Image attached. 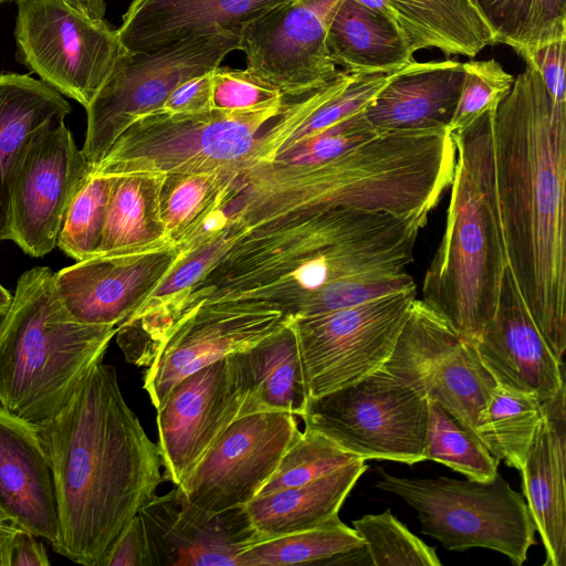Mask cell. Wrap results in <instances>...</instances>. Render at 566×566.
Listing matches in <instances>:
<instances>
[{"label":"cell","mask_w":566,"mask_h":566,"mask_svg":"<svg viewBox=\"0 0 566 566\" xmlns=\"http://www.w3.org/2000/svg\"><path fill=\"white\" fill-rule=\"evenodd\" d=\"M354 1L366 7L369 10H373L375 12L381 13L384 15H387V17L394 19L387 0H354Z\"/></svg>","instance_id":"50"},{"label":"cell","mask_w":566,"mask_h":566,"mask_svg":"<svg viewBox=\"0 0 566 566\" xmlns=\"http://www.w3.org/2000/svg\"><path fill=\"white\" fill-rule=\"evenodd\" d=\"M150 566H240L259 542L244 506L218 513L189 502L176 486L138 512Z\"/></svg>","instance_id":"20"},{"label":"cell","mask_w":566,"mask_h":566,"mask_svg":"<svg viewBox=\"0 0 566 566\" xmlns=\"http://www.w3.org/2000/svg\"><path fill=\"white\" fill-rule=\"evenodd\" d=\"M490 24L496 43L513 48L520 55L526 48L535 0H475Z\"/></svg>","instance_id":"42"},{"label":"cell","mask_w":566,"mask_h":566,"mask_svg":"<svg viewBox=\"0 0 566 566\" xmlns=\"http://www.w3.org/2000/svg\"><path fill=\"white\" fill-rule=\"evenodd\" d=\"M305 428L363 460L424 461L428 399L382 367L357 382L310 398Z\"/></svg>","instance_id":"9"},{"label":"cell","mask_w":566,"mask_h":566,"mask_svg":"<svg viewBox=\"0 0 566 566\" xmlns=\"http://www.w3.org/2000/svg\"><path fill=\"white\" fill-rule=\"evenodd\" d=\"M392 17L415 53L436 48L474 57L495 44L493 31L475 0H387Z\"/></svg>","instance_id":"30"},{"label":"cell","mask_w":566,"mask_h":566,"mask_svg":"<svg viewBox=\"0 0 566 566\" xmlns=\"http://www.w3.org/2000/svg\"><path fill=\"white\" fill-rule=\"evenodd\" d=\"M112 176L92 172L72 199L56 245L76 262L98 254Z\"/></svg>","instance_id":"36"},{"label":"cell","mask_w":566,"mask_h":566,"mask_svg":"<svg viewBox=\"0 0 566 566\" xmlns=\"http://www.w3.org/2000/svg\"><path fill=\"white\" fill-rule=\"evenodd\" d=\"M244 399L227 357L177 382L156 409L164 476L179 485L242 417Z\"/></svg>","instance_id":"19"},{"label":"cell","mask_w":566,"mask_h":566,"mask_svg":"<svg viewBox=\"0 0 566 566\" xmlns=\"http://www.w3.org/2000/svg\"><path fill=\"white\" fill-rule=\"evenodd\" d=\"M77 12L92 18L104 19L106 7L104 0H63Z\"/></svg>","instance_id":"49"},{"label":"cell","mask_w":566,"mask_h":566,"mask_svg":"<svg viewBox=\"0 0 566 566\" xmlns=\"http://www.w3.org/2000/svg\"><path fill=\"white\" fill-rule=\"evenodd\" d=\"M20 530L0 513V566H10L13 544Z\"/></svg>","instance_id":"48"},{"label":"cell","mask_w":566,"mask_h":566,"mask_svg":"<svg viewBox=\"0 0 566 566\" xmlns=\"http://www.w3.org/2000/svg\"><path fill=\"white\" fill-rule=\"evenodd\" d=\"M97 566H150L145 531L138 514L108 547Z\"/></svg>","instance_id":"45"},{"label":"cell","mask_w":566,"mask_h":566,"mask_svg":"<svg viewBox=\"0 0 566 566\" xmlns=\"http://www.w3.org/2000/svg\"><path fill=\"white\" fill-rule=\"evenodd\" d=\"M462 81L463 64L458 61H411L388 74L365 116L378 133L448 126Z\"/></svg>","instance_id":"25"},{"label":"cell","mask_w":566,"mask_h":566,"mask_svg":"<svg viewBox=\"0 0 566 566\" xmlns=\"http://www.w3.org/2000/svg\"><path fill=\"white\" fill-rule=\"evenodd\" d=\"M543 417L537 397L497 386L479 415L475 431L496 460L520 471Z\"/></svg>","instance_id":"33"},{"label":"cell","mask_w":566,"mask_h":566,"mask_svg":"<svg viewBox=\"0 0 566 566\" xmlns=\"http://www.w3.org/2000/svg\"><path fill=\"white\" fill-rule=\"evenodd\" d=\"M164 179L165 175L140 172L112 176L98 254L142 250L170 241L160 210Z\"/></svg>","instance_id":"31"},{"label":"cell","mask_w":566,"mask_h":566,"mask_svg":"<svg viewBox=\"0 0 566 566\" xmlns=\"http://www.w3.org/2000/svg\"><path fill=\"white\" fill-rule=\"evenodd\" d=\"M495 189L507 265L559 363L566 348V126L526 63L493 123Z\"/></svg>","instance_id":"3"},{"label":"cell","mask_w":566,"mask_h":566,"mask_svg":"<svg viewBox=\"0 0 566 566\" xmlns=\"http://www.w3.org/2000/svg\"><path fill=\"white\" fill-rule=\"evenodd\" d=\"M17 57L42 82L86 108L125 51L117 30L63 0H15Z\"/></svg>","instance_id":"11"},{"label":"cell","mask_w":566,"mask_h":566,"mask_svg":"<svg viewBox=\"0 0 566 566\" xmlns=\"http://www.w3.org/2000/svg\"><path fill=\"white\" fill-rule=\"evenodd\" d=\"M300 432L287 412L240 417L177 486L189 502L212 513L245 506Z\"/></svg>","instance_id":"15"},{"label":"cell","mask_w":566,"mask_h":566,"mask_svg":"<svg viewBox=\"0 0 566 566\" xmlns=\"http://www.w3.org/2000/svg\"><path fill=\"white\" fill-rule=\"evenodd\" d=\"M566 38L552 41L532 50L523 59L534 65L551 98L552 123L566 126L565 95Z\"/></svg>","instance_id":"43"},{"label":"cell","mask_w":566,"mask_h":566,"mask_svg":"<svg viewBox=\"0 0 566 566\" xmlns=\"http://www.w3.org/2000/svg\"><path fill=\"white\" fill-rule=\"evenodd\" d=\"M235 171L166 175L160 192L161 217L170 241L185 244L235 195Z\"/></svg>","instance_id":"32"},{"label":"cell","mask_w":566,"mask_h":566,"mask_svg":"<svg viewBox=\"0 0 566 566\" xmlns=\"http://www.w3.org/2000/svg\"><path fill=\"white\" fill-rule=\"evenodd\" d=\"M211 108H213L212 71L179 84L160 109L171 114H197Z\"/></svg>","instance_id":"46"},{"label":"cell","mask_w":566,"mask_h":566,"mask_svg":"<svg viewBox=\"0 0 566 566\" xmlns=\"http://www.w3.org/2000/svg\"><path fill=\"white\" fill-rule=\"evenodd\" d=\"M382 368L440 403L475 436L479 415L499 386L475 347L418 298Z\"/></svg>","instance_id":"13"},{"label":"cell","mask_w":566,"mask_h":566,"mask_svg":"<svg viewBox=\"0 0 566 566\" xmlns=\"http://www.w3.org/2000/svg\"><path fill=\"white\" fill-rule=\"evenodd\" d=\"M297 95H285L280 103L244 111L151 112L119 135L92 172L241 174L264 161L271 147L270 129Z\"/></svg>","instance_id":"7"},{"label":"cell","mask_w":566,"mask_h":566,"mask_svg":"<svg viewBox=\"0 0 566 566\" xmlns=\"http://www.w3.org/2000/svg\"><path fill=\"white\" fill-rule=\"evenodd\" d=\"M290 319L277 308L245 301L205 302L171 328L144 374V389L158 409L186 376L279 332Z\"/></svg>","instance_id":"16"},{"label":"cell","mask_w":566,"mask_h":566,"mask_svg":"<svg viewBox=\"0 0 566 566\" xmlns=\"http://www.w3.org/2000/svg\"><path fill=\"white\" fill-rule=\"evenodd\" d=\"M342 0H286L253 20L242 34L247 69L279 88L296 95L338 75L326 35Z\"/></svg>","instance_id":"17"},{"label":"cell","mask_w":566,"mask_h":566,"mask_svg":"<svg viewBox=\"0 0 566 566\" xmlns=\"http://www.w3.org/2000/svg\"><path fill=\"white\" fill-rule=\"evenodd\" d=\"M50 560L41 541L20 530L11 553L10 566H48Z\"/></svg>","instance_id":"47"},{"label":"cell","mask_w":566,"mask_h":566,"mask_svg":"<svg viewBox=\"0 0 566 566\" xmlns=\"http://www.w3.org/2000/svg\"><path fill=\"white\" fill-rule=\"evenodd\" d=\"M286 0H133L117 34L127 52L154 53L218 33L242 38L245 28Z\"/></svg>","instance_id":"22"},{"label":"cell","mask_w":566,"mask_h":566,"mask_svg":"<svg viewBox=\"0 0 566 566\" xmlns=\"http://www.w3.org/2000/svg\"><path fill=\"white\" fill-rule=\"evenodd\" d=\"M376 486L416 510L421 532L448 551L488 548L521 566L535 544L524 496L497 472L491 480L401 478L378 470Z\"/></svg>","instance_id":"8"},{"label":"cell","mask_w":566,"mask_h":566,"mask_svg":"<svg viewBox=\"0 0 566 566\" xmlns=\"http://www.w3.org/2000/svg\"><path fill=\"white\" fill-rule=\"evenodd\" d=\"M242 38L218 33L182 41L154 53L124 51L90 105L81 149L94 168L114 142L142 116L158 111L182 82L217 69Z\"/></svg>","instance_id":"10"},{"label":"cell","mask_w":566,"mask_h":566,"mask_svg":"<svg viewBox=\"0 0 566 566\" xmlns=\"http://www.w3.org/2000/svg\"><path fill=\"white\" fill-rule=\"evenodd\" d=\"M116 329L76 321L55 291L53 271L27 270L0 316V407L31 426L49 419L103 361Z\"/></svg>","instance_id":"6"},{"label":"cell","mask_w":566,"mask_h":566,"mask_svg":"<svg viewBox=\"0 0 566 566\" xmlns=\"http://www.w3.org/2000/svg\"><path fill=\"white\" fill-rule=\"evenodd\" d=\"M428 216L329 208L227 229L223 248L180 303H261L292 321L415 287L405 270Z\"/></svg>","instance_id":"1"},{"label":"cell","mask_w":566,"mask_h":566,"mask_svg":"<svg viewBox=\"0 0 566 566\" xmlns=\"http://www.w3.org/2000/svg\"><path fill=\"white\" fill-rule=\"evenodd\" d=\"M455 159L448 126L382 132L324 163L242 171L224 212L235 228L329 208L430 213L452 184Z\"/></svg>","instance_id":"4"},{"label":"cell","mask_w":566,"mask_h":566,"mask_svg":"<svg viewBox=\"0 0 566 566\" xmlns=\"http://www.w3.org/2000/svg\"><path fill=\"white\" fill-rule=\"evenodd\" d=\"M188 256L181 244L97 254L54 273L55 291L78 322L118 326L171 275Z\"/></svg>","instance_id":"18"},{"label":"cell","mask_w":566,"mask_h":566,"mask_svg":"<svg viewBox=\"0 0 566 566\" xmlns=\"http://www.w3.org/2000/svg\"><path fill=\"white\" fill-rule=\"evenodd\" d=\"M365 108L328 127L284 147L272 161L307 166L327 161L378 134L365 116Z\"/></svg>","instance_id":"39"},{"label":"cell","mask_w":566,"mask_h":566,"mask_svg":"<svg viewBox=\"0 0 566 566\" xmlns=\"http://www.w3.org/2000/svg\"><path fill=\"white\" fill-rule=\"evenodd\" d=\"M566 38V0H535L524 57L537 46Z\"/></svg>","instance_id":"44"},{"label":"cell","mask_w":566,"mask_h":566,"mask_svg":"<svg viewBox=\"0 0 566 566\" xmlns=\"http://www.w3.org/2000/svg\"><path fill=\"white\" fill-rule=\"evenodd\" d=\"M227 358L245 394L242 417L260 412L303 416L310 395L297 338L290 323L253 347Z\"/></svg>","instance_id":"26"},{"label":"cell","mask_w":566,"mask_h":566,"mask_svg":"<svg viewBox=\"0 0 566 566\" xmlns=\"http://www.w3.org/2000/svg\"><path fill=\"white\" fill-rule=\"evenodd\" d=\"M328 55L348 73H391L412 61L397 22L354 0H342L327 29Z\"/></svg>","instance_id":"29"},{"label":"cell","mask_w":566,"mask_h":566,"mask_svg":"<svg viewBox=\"0 0 566 566\" xmlns=\"http://www.w3.org/2000/svg\"><path fill=\"white\" fill-rule=\"evenodd\" d=\"M565 391L564 384L543 401V420L520 470L523 496L545 547V566L566 565Z\"/></svg>","instance_id":"24"},{"label":"cell","mask_w":566,"mask_h":566,"mask_svg":"<svg viewBox=\"0 0 566 566\" xmlns=\"http://www.w3.org/2000/svg\"><path fill=\"white\" fill-rule=\"evenodd\" d=\"M374 566H441L433 547L411 533L390 509L353 521Z\"/></svg>","instance_id":"38"},{"label":"cell","mask_w":566,"mask_h":566,"mask_svg":"<svg viewBox=\"0 0 566 566\" xmlns=\"http://www.w3.org/2000/svg\"><path fill=\"white\" fill-rule=\"evenodd\" d=\"M365 543L356 530L335 516L306 531L258 542L240 556V566L328 565Z\"/></svg>","instance_id":"34"},{"label":"cell","mask_w":566,"mask_h":566,"mask_svg":"<svg viewBox=\"0 0 566 566\" xmlns=\"http://www.w3.org/2000/svg\"><path fill=\"white\" fill-rule=\"evenodd\" d=\"M462 64L461 92L448 124L452 134L471 125L483 113L496 109L511 91L515 78L493 59Z\"/></svg>","instance_id":"40"},{"label":"cell","mask_w":566,"mask_h":566,"mask_svg":"<svg viewBox=\"0 0 566 566\" xmlns=\"http://www.w3.org/2000/svg\"><path fill=\"white\" fill-rule=\"evenodd\" d=\"M367 468L359 459L310 483L255 496L244 509L259 542L314 528L337 516Z\"/></svg>","instance_id":"28"},{"label":"cell","mask_w":566,"mask_h":566,"mask_svg":"<svg viewBox=\"0 0 566 566\" xmlns=\"http://www.w3.org/2000/svg\"><path fill=\"white\" fill-rule=\"evenodd\" d=\"M359 459L323 433L305 428L258 495L310 483Z\"/></svg>","instance_id":"37"},{"label":"cell","mask_w":566,"mask_h":566,"mask_svg":"<svg viewBox=\"0 0 566 566\" xmlns=\"http://www.w3.org/2000/svg\"><path fill=\"white\" fill-rule=\"evenodd\" d=\"M474 347L501 387L545 401L565 384L563 363L533 322L509 266L495 313Z\"/></svg>","instance_id":"21"},{"label":"cell","mask_w":566,"mask_h":566,"mask_svg":"<svg viewBox=\"0 0 566 566\" xmlns=\"http://www.w3.org/2000/svg\"><path fill=\"white\" fill-rule=\"evenodd\" d=\"M7 1H12V0H0V4L3 2H7Z\"/></svg>","instance_id":"52"},{"label":"cell","mask_w":566,"mask_h":566,"mask_svg":"<svg viewBox=\"0 0 566 566\" xmlns=\"http://www.w3.org/2000/svg\"><path fill=\"white\" fill-rule=\"evenodd\" d=\"M417 286L338 311L290 321L310 398L380 369L407 321Z\"/></svg>","instance_id":"12"},{"label":"cell","mask_w":566,"mask_h":566,"mask_svg":"<svg viewBox=\"0 0 566 566\" xmlns=\"http://www.w3.org/2000/svg\"><path fill=\"white\" fill-rule=\"evenodd\" d=\"M64 96L27 74L0 73V242L11 240V190L23 149L42 126L64 120Z\"/></svg>","instance_id":"27"},{"label":"cell","mask_w":566,"mask_h":566,"mask_svg":"<svg viewBox=\"0 0 566 566\" xmlns=\"http://www.w3.org/2000/svg\"><path fill=\"white\" fill-rule=\"evenodd\" d=\"M12 294L0 283V316L9 308L12 302Z\"/></svg>","instance_id":"51"},{"label":"cell","mask_w":566,"mask_h":566,"mask_svg":"<svg viewBox=\"0 0 566 566\" xmlns=\"http://www.w3.org/2000/svg\"><path fill=\"white\" fill-rule=\"evenodd\" d=\"M495 111L452 134L457 159L446 229L422 283V301L473 346L495 313L509 266L495 189Z\"/></svg>","instance_id":"5"},{"label":"cell","mask_w":566,"mask_h":566,"mask_svg":"<svg viewBox=\"0 0 566 566\" xmlns=\"http://www.w3.org/2000/svg\"><path fill=\"white\" fill-rule=\"evenodd\" d=\"M64 120L38 129L21 155L11 190V241L30 256L50 253L66 210L92 174Z\"/></svg>","instance_id":"14"},{"label":"cell","mask_w":566,"mask_h":566,"mask_svg":"<svg viewBox=\"0 0 566 566\" xmlns=\"http://www.w3.org/2000/svg\"><path fill=\"white\" fill-rule=\"evenodd\" d=\"M424 461L442 463L467 478L486 481L497 473L499 460L480 438L469 432L440 403L428 399Z\"/></svg>","instance_id":"35"},{"label":"cell","mask_w":566,"mask_h":566,"mask_svg":"<svg viewBox=\"0 0 566 566\" xmlns=\"http://www.w3.org/2000/svg\"><path fill=\"white\" fill-rule=\"evenodd\" d=\"M52 470L55 552L97 566L165 480L158 446L122 394L114 366L95 365L64 406L33 426Z\"/></svg>","instance_id":"2"},{"label":"cell","mask_w":566,"mask_h":566,"mask_svg":"<svg viewBox=\"0 0 566 566\" xmlns=\"http://www.w3.org/2000/svg\"><path fill=\"white\" fill-rule=\"evenodd\" d=\"M0 513L53 545L59 533L51 467L34 427L0 407Z\"/></svg>","instance_id":"23"},{"label":"cell","mask_w":566,"mask_h":566,"mask_svg":"<svg viewBox=\"0 0 566 566\" xmlns=\"http://www.w3.org/2000/svg\"><path fill=\"white\" fill-rule=\"evenodd\" d=\"M285 95L250 70L218 66L212 71V105L223 111L253 109L283 101Z\"/></svg>","instance_id":"41"}]
</instances>
